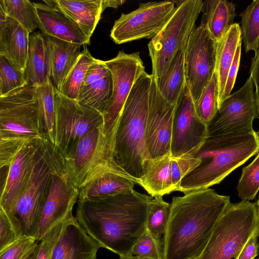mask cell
Wrapping results in <instances>:
<instances>
[{"mask_svg":"<svg viewBox=\"0 0 259 259\" xmlns=\"http://www.w3.org/2000/svg\"><path fill=\"white\" fill-rule=\"evenodd\" d=\"M151 197L132 189L95 201H78L75 217L101 247L127 255L146 230Z\"/></svg>","mask_w":259,"mask_h":259,"instance_id":"1","label":"cell"},{"mask_svg":"<svg viewBox=\"0 0 259 259\" xmlns=\"http://www.w3.org/2000/svg\"><path fill=\"white\" fill-rule=\"evenodd\" d=\"M230 203L211 189L173 197L162 240L163 259H196Z\"/></svg>","mask_w":259,"mask_h":259,"instance_id":"2","label":"cell"},{"mask_svg":"<svg viewBox=\"0 0 259 259\" xmlns=\"http://www.w3.org/2000/svg\"><path fill=\"white\" fill-rule=\"evenodd\" d=\"M259 132L208 137L195 156L200 164L181 180L178 191L208 189L259 152Z\"/></svg>","mask_w":259,"mask_h":259,"instance_id":"3","label":"cell"},{"mask_svg":"<svg viewBox=\"0 0 259 259\" xmlns=\"http://www.w3.org/2000/svg\"><path fill=\"white\" fill-rule=\"evenodd\" d=\"M152 74L144 71L135 83L126 101L116 127L113 157L117 168L137 182L145 161L149 159L146 126Z\"/></svg>","mask_w":259,"mask_h":259,"instance_id":"4","label":"cell"},{"mask_svg":"<svg viewBox=\"0 0 259 259\" xmlns=\"http://www.w3.org/2000/svg\"><path fill=\"white\" fill-rule=\"evenodd\" d=\"M259 227L256 203L231 202L217 223L204 248L196 259H237Z\"/></svg>","mask_w":259,"mask_h":259,"instance_id":"5","label":"cell"},{"mask_svg":"<svg viewBox=\"0 0 259 259\" xmlns=\"http://www.w3.org/2000/svg\"><path fill=\"white\" fill-rule=\"evenodd\" d=\"M54 146L47 139L44 149L11 209L7 211L20 237H35L52 181Z\"/></svg>","mask_w":259,"mask_h":259,"instance_id":"6","label":"cell"},{"mask_svg":"<svg viewBox=\"0 0 259 259\" xmlns=\"http://www.w3.org/2000/svg\"><path fill=\"white\" fill-rule=\"evenodd\" d=\"M115 134L105 128L104 124L95 127L80 140L69 157L63 158L67 175L79 190L105 171L122 172L114 160Z\"/></svg>","mask_w":259,"mask_h":259,"instance_id":"7","label":"cell"},{"mask_svg":"<svg viewBox=\"0 0 259 259\" xmlns=\"http://www.w3.org/2000/svg\"><path fill=\"white\" fill-rule=\"evenodd\" d=\"M202 0L179 1L175 11L160 32L149 41L148 48L153 77L157 80L166 71L177 53L187 45L201 12Z\"/></svg>","mask_w":259,"mask_h":259,"instance_id":"8","label":"cell"},{"mask_svg":"<svg viewBox=\"0 0 259 259\" xmlns=\"http://www.w3.org/2000/svg\"><path fill=\"white\" fill-rule=\"evenodd\" d=\"M55 133L54 147L63 157H69L78 143L91 130L104 124L97 110L62 95L54 87Z\"/></svg>","mask_w":259,"mask_h":259,"instance_id":"9","label":"cell"},{"mask_svg":"<svg viewBox=\"0 0 259 259\" xmlns=\"http://www.w3.org/2000/svg\"><path fill=\"white\" fill-rule=\"evenodd\" d=\"M44 135L34 87L26 86L0 97V137Z\"/></svg>","mask_w":259,"mask_h":259,"instance_id":"10","label":"cell"},{"mask_svg":"<svg viewBox=\"0 0 259 259\" xmlns=\"http://www.w3.org/2000/svg\"><path fill=\"white\" fill-rule=\"evenodd\" d=\"M174 1L151 2L141 4L138 9L121 14L111 30L110 37L117 44L146 38L152 39L174 14Z\"/></svg>","mask_w":259,"mask_h":259,"instance_id":"11","label":"cell"},{"mask_svg":"<svg viewBox=\"0 0 259 259\" xmlns=\"http://www.w3.org/2000/svg\"><path fill=\"white\" fill-rule=\"evenodd\" d=\"M258 117L251 76L238 90L225 99L207 124L208 137L247 133L254 131L253 121Z\"/></svg>","mask_w":259,"mask_h":259,"instance_id":"12","label":"cell"},{"mask_svg":"<svg viewBox=\"0 0 259 259\" xmlns=\"http://www.w3.org/2000/svg\"><path fill=\"white\" fill-rule=\"evenodd\" d=\"M79 190L70 180L63 157L56 151L50 191L44 205L35 238L39 241L51 228L72 214Z\"/></svg>","mask_w":259,"mask_h":259,"instance_id":"13","label":"cell"},{"mask_svg":"<svg viewBox=\"0 0 259 259\" xmlns=\"http://www.w3.org/2000/svg\"><path fill=\"white\" fill-rule=\"evenodd\" d=\"M217 42L200 25L193 30L187 41L185 56L186 82L194 103L215 70Z\"/></svg>","mask_w":259,"mask_h":259,"instance_id":"14","label":"cell"},{"mask_svg":"<svg viewBox=\"0 0 259 259\" xmlns=\"http://www.w3.org/2000/svg\"><path fill=\"white\" fill-rule=\"evenodd\" d=\"M208 137L207 125L198 116L186 83L176 104L171 136V157L194 155Z\"/></svg>","mask_w":259,"mask_h":259,"instance_id":"15","label":"cell"},{"mask_svg":"<svg viewBox=\"0 0 259 259\" xmlns=\"http://www.w3.org/2000/svg\"><path fill=\"white\" fill-rule=\"evenodd\" d=\"M104 63L111 72L113 92L103 115L104 127L115 130L122 109L136 81L144 72L145 66L139 52L117 55Z\"/></svg>","mask_w":259,"mask_h":259,"instance_id":"16","label":"cell"},{"mask_svg":"<svg viewBox=\"0 0 259 259\" xmlns=\"http://www.w3.org/2000/svg\"><path fill=\"white\" fill-rule=\"evenodd\" d=\"M176 104L169 103L162 97L153 77L146 126V142L149 159L170 155L171 131Z\"/></svg>","mask_w":259,"mask_h":259,"instance_id":"17","label":"cell"},{"mask_svg":"<svg viewBox=\"0 0 259 259\" xmlns=\"http://www.w3.org/2000/svg\"><path fill=\"white\" fill-rule=\"evenodd\" d=\"M43 137L36 139L29 143L18 154L4 172L1 184L0 207L9 211L23 189L34 167L41 154L47 140Z\"/></svg>","mask_w":259,"mask_h":259,"instance_id":"18","label":"cell"},{"mask_svg":"<svg viewBox=\"0 0 259 259\" xmlns=\"http://www.w3.org/2000/svg\"><path fill=\"white\" fill-rule=\"evenodd\" d=\"M38 28L42 33L81 46L90 44V38L66 15L54 1L34 3Z\"/></svg>","mask_w":259,"mask_h":259,"instance_id":"19","label":"cell"},{"mask_svg":"<svg viewBox=\"0 0 259 259\" xmlns=\"http://www.w3.org/2000/svg\"><path fill=\"white\" fill-rule=\"evenodd\" d=\"M101 247L71 214L64 221L50 259H97Z\"/></svg>","mask_w":259,"mask_h":259,"instance_id":"20","label":"cell"},{"mask_svg":"<svg viewBox=\"0 0 259 259\" xmlns=\"http://www.w3.org/2000/svg\"><path fill=\"white\" fill-rule=\"evenodd\" d=\"M113 78L104 61L95 59L81 85L77 101L103 114L111 98Z\"/></svg>","mask_w":259,"mask_h":259,"instance_id":"21","label":"cell"},{"mask_svg":"<svg viewBox=\"0 0 259 259\" xmlns=\"http://www.w3.org/2000/svg\"><path fill=\"white\" fill-rule=\"evenodd\" d=\"M29 33L17 21L0 11V56L24 73Z\"/></svg>","mask_w":259,"mask_h":259,"instance_id":"22","label":"cell"},{"mask_svg":"<svg viewBox=\"0 0 259 259\" xmlns=\"http://www.w3.org/2000/svg\"><path fill=\"white\" fill-rule=\"evenodd\" d=\"M27 85L37 87L51 80L52 67L49 42L39 32L29 35L28 57L24 72Z\"/></svg>","mask_w":259,"mask_h":259,"instance_id":"23","label":"cell"},{"mask_svg":"<svg viewBox=\"0 0 259 259\" xmlns=\"http://www.w3.org/2000/svg\"><path fill=\"white\" fill-rule=\"evenodd\" d=\"M136 184V181L122 172L108 170L95 177L79 189L78 201L107 198L132 189Z\"/></svg>","mask_w":259,"mask_h":259,"instance_id":"24","label":"cell"},{"mask_svg":"<svg viewBox=\"0 0 259 259\" xmlns=\"http://www.w3.org/2000/svg\"><path fill=\"white\" fill-rule=\"evenodd\" d=\"M170 155L146 159L138 182L152 197L163 196L176 191L171 177Z\"/></svg>","mask_w":259,"mask_h":259,"instance_id":"25","label":"cell"},{"mask_svg":"<svg viewBox=\"0 0 259 259\" xmlns=\"http://www.w3.org/2000/svg\"><path fill=\"white\" fill-rule=\"evenodd\" d=\"M200 25L206 28L212 38L219 41L233 25L235 6L226 0H206L203 2Z\"/></svg>","mask_w":259,"mask_h":259,"instance_id":"26","label":"cell"},{"mask_svg":"<svg viewBox=\"0 0 259 259\" xmlns=\"http://www.w3.org/2000/svg\"><path fill=\"white\" fill-rule=\"evenodd\" d=\"M46 36L50 49L51 77L54 86L60 91L65 78L81 54V46Z\"/></svg>","mask_w":259,"mask_h":259,"instance_id":"27","label":"cell"},{"mask_svg":"<svg viewBox=\"0 0 259 259\" xmlns=\"http://www.w3.org/2000/svg\"><path fill=\"white\" fill-rule=\"evenodd\" d=\"M53 1L90 38L104 11L103 0Z\"/></svg>","mask_w":259,"mask_h":259,"instance_id":"28","label":"cell"},{"mask_svg":"<svg viewBox=\"0 0 259 259\" xmlns=\"http://www.w3.org/2000/svg\"><path fill=\"white\" fill-rule=\"evenodd\" d=\"M241 30L238 23H235L216 46L215 72L218 82V108L222 98L230 68L232 64L237 47L241 41Z\"/></svg>","mask_w":259,"mask_h":259,"instance_id":"29","label":"cell"},{"mask_svg":"<svg viewBox=\"0 0 259 259\" xmlns=\"http://www.w3.org/2000/svg\"><path fill=\"white\" fill-rule=\"evenodd\" d=\"M186 45L175 55L164 73L157 80L155 79L161 95L172 104H176L186 83L185 70Z\"/></svg>","mask_w":259,"mask_h":259,"instance_id":"30","label":"cell"},{"mask_svg":"<svg viewBox=\"0 0 259 259\" xmlns=\"http://www.w3.org/2000/svg\"><path fill=\"white\" fill-rule=\"evenodd\" d=\"M34 88L44 135L54 146L56 113L54 86L50 80L45 84L34 87Z\"/></svg>","mask_w":259,"mask_h":259,"instance_id":"31","label":"cell"},{"mask_svg":"<svg viewBox=\"0 0 259 259\" xmlns=\"http://www.w3.org/2000/svg\"><path fill=\"white\" fill-rule=\"evenodd\" d=\"M0 11L19 23L29 33L38 27L34 2L27 0H0Z\"/></svg>","mask_w":259,"mask_h":259,"instance_id":"32","label":"cell"},{"mask_svg":"<svg viewBox=\"0 0 259 259\" xmlns=\"http://www.w3.org/2000/svg\"><path fill=\"white\" fill-rule=\"evenodd\" d=\"M170 203L162 196L152 197L148 205L147 230L153 239L162 247L169 213Z\"/></svg>","mask_w":259,"mask_h":259,"instance_id":"33","label":"cell"},{"mask_svg":"<svg viewBox=\"0 0 259 259\" xmlns=\"http://www.w3.org/2000/svg\"><path fill=\"white\" fill-rule=\"evenodd\" d=\"M95 60L87 48H84L65 78L59 92L67 98L77 100L85 74Z\"/></svg>","mask_w":259,"mask_h":259,"instance_id":"34","label":"cell"},{"mask_svg":"<svg viewBox=\"0 0 259 259\" xmlns=\"http://www.w3.org/2000/svg\"><path fill=\"white\" fill-rule=\"evenodd\" d=\"M241 37L246 53L259 48V0L253 1L240 13Z\"/></svg>","mask_w":259,"mask_h":259,"instance_id":"35","label":"cell"},{"mask_svg":"<svg viewBox=\"0 0 259 259\" xmlns=\"http://www.w3.org/2000/svg\"><path fill=\"white\" fill-rule=\"evenodd\" d=\"M218 77L216 72H214L199 99L194 103L198 116L207 125L218 110Z\"/></svg>","mask_w":259,"mask_h":259,"instance_id":"36","label":"cell"},{"mask_svg":"<svg viewBox=\"0 0 259 259\" xmlns=\"http://www.w3.org/2000/svg\"><path fill=\"white\" fill-rule=\"evenodd\" d=\"M25 74L0 56V97L27 86Z\"/></svg>","mask_w":259,"mask_h":259,"instance_id":"37","label":"cell"},{"mask_svg":"<svg viewBox=\"0 0 259 259\" xmlns=\"http://www.w3.org/2000/svg\"><path fill=\"white\" fill-rule=\"evenodd\" d=\"M237 190L242 200L249 201L255 197L259 191V152L253 161L242 168Z\"/></svg>","mask_w":259,"mask_h":259,"instance_id":"38","label":"cell"},{"mask_svg":"<svg viewBox=\"0 0 259 259\" xmlns=\"http://www.w3.org/2000/svg\"><path fill=\"white\" fill-rule=\"evenodd\" d=\"M36 139L16 136L0 137V168H9L23 148Z\"/></svg>","mask_w":259,"mask_h":259,"instance_id":"39","label":"cell"},{"mask_svg":"<svg viewBox=\"0 0 259 259\" xmlns=\"http://www.w3.org/2000/svg\"><path fill=\"white\" fill-rule=\"evenodd\" d=\"M39 242L34 237H21L0 251V259H26L33 253Z\"/></svg>","mask_w":259,"mask_h":259,"instance_id":"40","label":"cell"},{"mask_svg":"<svg viewBox=\"0 0 259 259\" xmlns=\"http://www.w3.org/2000/svg\"><path fill=\"white\" fill-rule=\"evenodd\" d=\"M200 161V159L194 155L178 157L170 156L172 181L176 191H178L182 179L195 168Z\"/></svg>","mask_w":259,"mask_h":259,"instance_id":"41","label":"cell"},{"mask_svg":"<svg viewBox=\"0 0 259 259\" xmlns=\"http://www.w3.org/2000/svg\"><path fill=\"white\" fill-rule=\"evenodd\" d=\"M131 253L145 259H163L162 247L153 239L147 228L133 247Z\"/></svg>","mask_w":259,"mask_h":259,"instance_id":"42","label":"cell"},{"mask_svg":"<svg viewBox=\"0 0 259 259\" xmlns=\"http://www.w3.org/2000/svg\"><path fill=\"white\" fill-rule=\"evenodd\" d=\"M64 221L59 223L45 234L33 253V259H50L62 231Z\"/></svg>","mask_w":259,"mask_h":259,"instance_id":"43","label":"cell"},{"mask_svg":"<svg viewBox=\"0 0 259 259\" xmlns=\"http://www.w3.org/2000/svg\"><path fill=\"white\" fill-rule=\"evenodd\" d=\"M20 237L6 210L0 207V251Z\"/></svg>","mask_w":259,"mask_h":259,"instance_id":"44","label":"cell"},{"mask_svg":"<svg viewBox=\"0 0 259 259\" xmlns=\"http://www.w3.org/2000/svg\"><path fill=\"white\" fill-rule=\"evenodd\" d=\"M242 41V40L240 42L237 47L233 61L229 70L222 98L221 104L225 99L231 95V91L234 87L239 67Z\"/></svg>","mask_w":259,"mask_h":259,"instance_id":"45","label":"cell"},{"mask_svg":"<svg viewBox=\"0 0 259 259\" xmlns=\"http://www.w3.org/2000/svg\"><path fill=\"white\" fill-rule=\"evenodd\" d=\"M259 227L248 240L237 259H254L258 254Z\"/></svg>","mask_w":259,"mask_h":259,"instance_id":"46","label":"cell"},{"mask_svg":"<svg viewBox=\"0 0 259 259\" xmlns=\"http://www.w3.org/2000/svg\"><path fill=\"white\" fill-rule=\"evenodd\" d=\"M250 73L255 88L254 96L259 117V48L251 59Z\"/></svg>","mask_w":259,"mask_h":259,"instance_id":"47","label":"cell"},{"mask_svg":"<svg viewBox=\"0 0 259 259\" xmlns=\"http://www.w3.org/2000/svg\"><path fill=\"white\" fill-rule=\"evenodd\" d=\"M125 1L121 0H103V8L104 10L107 8H117Z\"/></svg>","mask_w":259,"mask_h":259,"instance_id":"48","label":"cell"},{"mask_svg":"<svg viewBox=\"0 0 259 259\" xmlns=\"http://www.w3.org/2000/svg\"><path fill=\"white\" fill-rule=\"evenodd\" d=\"M119 259H145L144 258L133 255L132 253H130L127 255L119 256Z\"/></svg>","mask_w":259,"mask_h":259,"instance_id":"49","label":"cell"},{"mask_svg":"<svg viewBox=\"0 0 259 259\" xmlns=\"http://www.w3.org/2000/svg\"><path fill=\"white\" fill-rule=\"evenodd\" d=\"M26 259H33V253L31 255H30L29 256H28L27 258H26Z\"/></svg>","mask_w":259,"mask_h":259,"instance_id":"50","label":"cell"},{"mask_svg":"<svg viewBox=\"0 0 259 259\" xmlns=\"http://www.w3.org/2000/svg\"><path fill=\"white\" fill-rule=\"evenodd\" d=\"M256 204H257V207H258V208L259 209V198H258V200L257 201Z\"/></svg>","mask_w":259,"mask_h":259,"instance_id":"51","label":"cell"},{"mask_svg":"<svg viewBox=\"0 0 259 259\" xmlns=\"http://www.w3.org/2000/svg\"><path fill=\"white\" fill-rule=\"evenodd\" d=\"M258 217H259V209H258Z\"/></svg>","mask_w":259,"mask_h":259,"instance_id":"52","label":"cell"},{"mask_svg":"<svg viewBox=\"0 0 259 259\" xmlns=\"http://www.w3.org/2000/svg\"><path fill=\"white\" fill-rule=\"evenodd\" d=\"M258 259H259V258H258Z\"/></svg>","mask_w":259,"mask_h":259,"instance_id":"53","label":"cell"}]
</instances>
